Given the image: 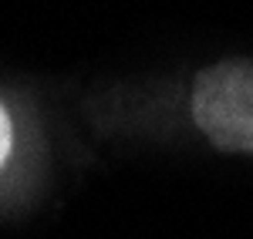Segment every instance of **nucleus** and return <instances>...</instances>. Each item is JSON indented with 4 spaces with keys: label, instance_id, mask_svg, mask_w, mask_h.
Instances as JSON below:
<instances>
[{
    "label": "nucleus",
    "instance_id": "obj_1",
    "mask_svg": "<svg viewBox=\"0 0 253 239\" xmlns=\"http://www.w3.org/2000/svg\"><path fill=\"white\" fill-rule=\"evenodd\" d=\"M193 121L219 152L253 155V61H219L196 74Z\"/></svg>",
    "mask_w": 253,
    "mask_h": 239
},
{
    "label": "nucleus",
    "instance_id": "obj_2",
    "mask_svg": "<svg viewBox=\"0 0 253 239\" xmlns=\"http://www.w3.org/2000/svg\"><path fill=\"white\" fill-rule=\"evenodd\" d=\"M10 145H14V128H10V115H7V108L0 104V165H3L7 155H10Z\"/></svg>",
    "mask_w": 253,
    "mask_h": 239
}]
</instances>
